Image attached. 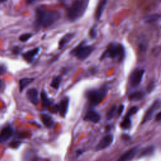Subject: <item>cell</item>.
<instances>
[{"label": "cell", "instance_id": "cell-1", "mask_svg": "<svg viewBox=\"0 0 161 161\" xmlns=\"http://www.w3.org/2000/svg\"><path fill=\"white\" fill-rule=\"evenodd\" d=\"M61 13L57 10H49L38 7L35 11L34 25L38 29H47L59 20Z\"/></svg>", "mask_w": 161, "mask_h": 161}, {"label": "cell", "instance_id": "cell-2", "mask_svg": "<svg viewBox=\"0 0 161 161\" xmlns=\"http://www.w3.org/2000/svg\"><path fill=\"white\" fill-rule=\"evenodd\" d=\"M125 49L123 45L119 43H111L107 47L106 50L102 53L100 60L103 61L105 59H111L120 62H122L125 58Z\"/></svg>", "mask_w": 161, "mask_h": 161}, {"label": "cell", "instance_id": "cell-3", "mask_svg": "<svg viewBox=\"0 0 161 161\" xmlns=\"http://www.w3.org/2000/svg\"><path fill=\"white\" fill-rule=\"evenodd\" d=\"M108 91V86L106 84L98 88L88 90L86 93V97L89 105L91 107H94L100 105L107 96Z\"/></svg>", "mask_w": 161, "mask_h": 161}, {"label": "cell", "instance_id": "cell-4", "mask_svg": "<svg viewBox=\"0 0 161 161\" xmlns=\"http://www.w3.org/2000/svg\"><path fill=\"white\" fill-rule=\"evenodd\" d=\"M89 1L87 0H77L74 1L67 12V17L68 20L74 22L81 18L88 6Z\"/></svg>", "mask_w": 161, "mask_h": 161}, {"label": "cell", "instance_id": "cell-5", "mask_svg": "<svg viewBox=\"0 0 161 161\" xmlns=\"http://www.w3.org/2000/svg\"><path fill=\"white\" fill-rule=\"evenodd\" d=\"M94 49L93 45H88L85 42H83L74 48L71 52V54L76 57L78 60L83 61L92 54Z\"/></svg>", "mask_w": 161, "mask_h": 161}, {"label": "cell", "instance_id": "cell-6", "mask_svg": "<svg viewBox=\"0 0 161 161\" xmlns=\"http://www.w3.org/2000/svg\"><path fill=\"white\" fill-rule=\"evenodd\" d=\"M146 71L141 68H137L130 74L129 79V84L132 88L138 87L142 81L143 75Z\"/></svg>", "mask_w": 161, "mask_h": 161}, {"label": "cell", "instance_id": "cell-7", "mask_svg": "<svg viewBox=\"0 0 161 161\" xmlns=\"http://www.w3.org/2000/svg\"><path fill=\"white\" fill-rule=\"evenodd\" d=\"M69 103H70L69 98L68 97H64L61 100L59 103L53 106V109L54 111L53 112L56 113H58L61 116L65 118L68 113Z\"/></svg>", "mask_w": 161, "mask_h": 161}, {"label": "cell", "instance_id": "cell-8", "mask_svg": "<svg viewBox=\"0 0 161 161\" xmlns=\"http://www.w3.org/2000/svg\"><path fill=\"white\" fill-rule=\"evenodd\" d=\"M160 105V104L159 100H155L153 104L147 109L146 114H145V115L143 116L142 124H144V123H147V121L151 120L152 119L154 115H155V113H156L157 110L159 109Z\"/></svg>", "mask_w": 161, "mask_h": 161}, {"label": "cell", "instance_id": "cell-9", "mask_svg": "<svg viewBox=\"0 0 161 161\" xmlns=\"http://www.w3.org/2000/svg\"><path fill=\"white\" fill-rule=\"evenodd\" d=\"M113 142V136L111 134H108L102 138L96 146V151H101L109 147Z\"/></svg>", "mask_w": 161, "mask_h": 161}, {"label": "cell", "instance_id": "cell-10", "mask_svg": "<svg viewBox=\"0 0 161 161\" xmlns=\"http://www.w3.org/2000/svg\"><path fill=\"white\" fill-rule=\"evenodd\" d=\"M83 120L86 121H90L94 123H97L101 120V115L96 111L90 110L86 113Z\"/></svg>", "mask_w": 161, "mask_h": 161}, {"label": "cell", "instance_id": "cell-11", "mask_svg": "<svg viewBox=\"0 0 161 161\" xmlns=\"http://www.w3.org/2000/svg\"><path fill=\"white\" fill-rule=\"evenodd\" d=\"M26 98L30 103L34 105H37L39 103V91L36 88H30L26 92Z\"/></svg>", "mask_w": 161, "mask_h": 161}, {"label": "cell", "instance_id": "cell-12", "mask_svg": "<svg viewBox=\"0 0 161 161\" xmlns=\"http://www.w3.org/2000/svg\"><path fill=\"white\" fill-rule=\"evenodd\" d=\"M138 152V150L137 147L128 149V151H127L125 152L122 154V155L119 159L118 161H130L135 157Z\"/></svg>", "mask_w": 161, "mask_h": 161}, {"label": "cell", "instance_id": "cell-13", "mask_svg": "<svg viewBox=\"0 0 161 161\" xmlns=\"http://www.w3.org/2000/svg\"><path fill=\"white\" fill-rule=\"evenodd\" d=\"M13 129L11 127H6L0 132V143H4L12 137Z\"/></svg>", "mask_w": 161, "mask_h": 161}, {"label": "cell", "instance_id": "cell-14", "mask_svg": "<svg viewBox=\"0 0 161 161\" xmlns=\"http://www.w3.org/2000/svg\"><path fill=\"white\" fill-rule=\"evenodd\" d=\"M40 50V49L39 47L34 48V49L24 53L23 54V57L24 58V59L27 62H32L34 61L35 57L39 54Z\"/></svg>", "mask_w": 161, "mask_h": 161}, {"label": "cell", "instance_id": "cell-15", "mask_svg": "<svg viewBox=\"0 0 161 161\" xmlns=\"http://www.w3.org/2000/svg\"><path fill=\"white\" fill-rule=\"evenodd\" d=\"M75 36H76L75 33H69L62 37L59 42V49H63L74 38Z\"/></svg>", "mask_w": 161, "mask_h": 161}, {"label": "cell", "instance_id": "cell-16", "mask_svg": "<svg viewBox=\"0 0 161 161\" xmlns=\"http://www.w3.org/2000/svg\"><path fill=\"white\" fill-rule=\"evenodd\" d=\"M146 92L143 91H135L128 96V99L131 101H138L143 100L146 96Z\"/></svg>", "mask_w": 161, "mask_h": 161}, {"label": "cell", "instance_id": "cell-17", "mask_svg": "<svg viewBox=\"0 0 161 161\" xmlns=\"http://www.w3.org/2000/svg\"><path fill=\"white\" fill-rule=\"evenodd\" d=\"M40 119L44 125L47 128H50L55 125V121L53 120V118L49 115L45 113L42 114L40 115Z\"/></svg>", "mask_w": 161, "mask_h": 161}, {"label": "cell", "instance_id": "cell-18", "mask_svg": "<svg viewBox=\"0 0 161 161\" xmlns=\"http://www.w3.org/2000/svg\"><path fill=\"white\" fill-rule=\"evenodd\" d=\"M107 3H108V1H106V0L101 1L99 3L97 8H96V12H95V18L97 20H99L101 18L102 15H103L104 12V10L106 6Z\"/></svg>", "mask_w": 161, "mask_h": 161}, {"label": "cell", "instance_id": "cell-19", "mask_svg": "<svg viewBox=\"0 0 161 161\" xmlns=\"http://www.w3.org/2000/svg\"><path fill=\"white\" fill-rule=\"evenodd\" d=\"M41 100L42 101V106L43 107H44V108H49V107L53 106L52 101H51L49 96H48L46 91H45L44 90L41 93Z\"/></svg>", "mask_w": 161, "mask_h": 161}, {"label": "cell", "instance_id": "cell-20", "mask_svg": "<svg viewBox=\"0 0 161 161\" xmlns=\"http://www.w3.org/2000/svg\"><path fill=\"white\" fill-rule=\"evenodd\" d=\"M34 80H35L34 78H25L23 79H21L19 82L20 90L21 92H22V91L27 87L29 84L33 83L34 81Z\"/></svg>", "mask_w": 161, "mask_h": 161}, {"label": "cell", "instance_id": "cell-21", "mask_svg": "<svg viewBox=\"0 0 161 161\" xmlns=\"http://www.w3.org/2000/svg\"><path fill=\"white\" fill-rule=\"evenodd\" d=\"M62 80V76H54L52 79V81L50 84V87L53 88L54 89L58 90L61 87V84Z\"/></svg>", "mask_w": 161, "mask_h": 161}, {"label": "cell", "instance_id": "cell-22", "mask_svg": "<svg viewBox=\"0 0 161 161\" xmlns=\"http://www.w3.org/2000/svg\"><path fill=\"white\" fill-rule=\"evenodd\" d=\"M160 18V15L159 14H152L148 16H146L144 18V21L147 23H152L156 22Z\"/></svg>", "mask_w": 161, "mask_h": 161}, {"label": "cell", "instance_id": "cell-23", "mask_svg": "<svg viewBox=\"0 0 161 161\" xmlns=\"http://www.w3.org/2000/svg\"><path fill=\"white\" fill-rule=\"evenodd\" d=\"M132 127V120L130 117L125 116L120 123V127L123 130H128Z\"/></svg>", "mask_w": 161, "mask_h": 161}, {"label": "cell", "instance_id": "cell-24", "mask_svg": "<svg viewBox=\"0 0 161 161\" xmlns=\"http://www.w3.org/2000/svg\"><path fill=\"white\" fill-rule=\"evenodd\" d=\"M118 113V106L116 105L113 106L110 110L106 113V119L110 120L112 119H113L115 116L117 115Z\"/></svg>", "mask_w": 161, "mask_h": 161}, {"label": "cell", "instance_id": "cell-25", "mask_svg": "<svg viewBox=\"0 0 161 161\" xmlns=\"http://www.w3.org/2000/svg\"><path fill=\"white\" fill-rule=\"evenodd\" d=\"M138 110H139V108L137 106H133L132 107V108H130L129 110H128L125 116L130 118L133 115L137 113V112L138 111Z\"/></svg>", "mask_w": 161, "mask_h": 161}, {"label": "cell", "instance_id": "cell-26", "mask_svg": "<svg viewBox=\"0 0 161 161\" xmlns=\"http://www.w3.org/2000/svg\"><path fill=\"white\" fill-rule=\"evenodd\" d=\"M32 36H33V34L31 33H26V34L21 35L19 37V40L22 42H27Z\"/></svg>", "mask_w": 161, "mask_h": 161}, {"label": "cell", "instance_id": "cell-27", "mask_svg": "<svg viewBox=\"0 0 161 161\" xmlns=\"http://www.w3.org/2000/svg\"><path fill=\"white\" fill-rule=\"evenodd\" d=\"M154 148L152 146L147 147L143 151V152H142L141 156H147V155H149L152 154L154 152Z\"/></svg>", "mask_w": 161, "mask_h": 161}, {"label": "cell", "instance_id": "cell-28", "mask_svg": "<svg viewBox=\"0 0 161 161\" xmlns=\"http://www.w3.org/2000/svg\"><path fill=\"white\" fill-rule=\"evenodd\" d=\"M89 35L90 37V38L92 39H94L96 38V35H97V29H96V26H93V27L90 29L89 32Z\"/></svg>", "mask_w": 161, "mask_h": 161}, {"label": "cell", "instance_id": "cell-29", "mask_svg": "<svg viewBox=\"0 0 161 161\" xmlns=\"http://www.w3.org/2000/svg\"><path fill=\"white\" fill-rule=\"evenodd\" d=\"M125 109V106L123 105H120L119 107H118V113L117 115L118 116H121L123 113V111H124Z\"/></svg>", "mask_w": 161, "mask_h": 161}, {"label": "cell", "instance_id": "cell-30", "mask_svg": "<svg viewBox=\"0 0 161 161\" xmlns=\"http://www.w3.org/2000/svg\"><path fill=\"white\" fill-rule=\"evenodd\" d=\"M155 87V83L152 81L148 85V86H147V91H149V92H151V91H152L154 88Z\"/></svg>", "mask_w": 161, "mask_h": 161}, {"label": "cell", "instance_id": "cell-31", "mask_svg": "<svg viewBox=\"0 0 161 161\" xmlns=\"http://www.w3.org/2000/svg\"><path fill=\"white\" fill-rule=\"evenodd\" d=\"M6 71H7V69H6V67H5L3 66H0V75L4 74L5 72H6Z\"/></svg>", "mask_w": 161, "mask_h": 161}, {"label": "cell", "instance_id": "cell-32", "mask_svg": "<svg viewBox=\"0 0 161 161\" xmlns=\"http://www.w3.org/2000/svg\"><path fill=\"white\" fill-rule=\"evenodd\" d=\"M20 50H21V49L20 47H15L13 49V53H15V54H18V53H20Z\"/></svg>", "mask_w": 161, "mask_h": 161}, {"label": "cell", "instance_id": "cell-33", "mask_svg": "<svg viewBox=\"0 0 161 161\" xmlns=\"http://www.w3.org/2000/svg\"><path fill=\"white\" fill-rule=\"evenodd\" d=\"M160 115H161L160 112H159L156 115V116H155V120H156V121L158 122H159L160 121V119H161Z\"/></svg>", "mask_w": 161, "mask_h": 161}, {"label": "cell", "instance_id": "cell-34", "mask_svg": "<svg viewBox=\"0 0 161 161\" xmlns=\"http://www.w3.org/2000/svg\"><path fill=\"white\" fill-rule=\"evenodd\" d=\"M3 86V82L1 81V80H0V89H1Z\"/></svg>", "mask_w": 161, "mask_h": 161}]
</instances>
